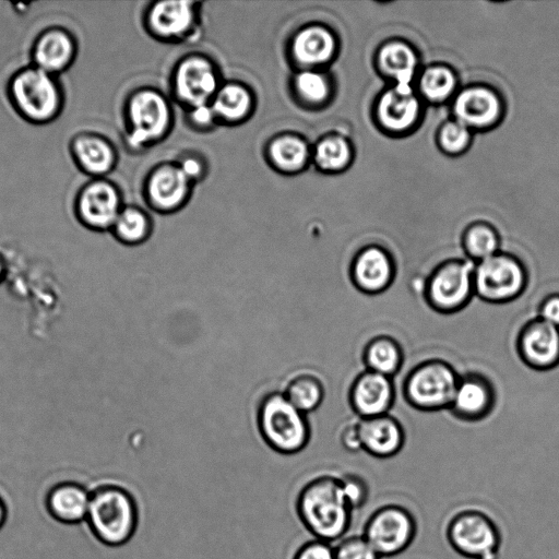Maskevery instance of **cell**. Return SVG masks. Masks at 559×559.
Returning a JSON list of instances; mask_svg holds the SVG:
<instances>
[{
	"label": "cell",
	"mask_w": 559,
	"mask_h": 559,
	"mask_svg": "<svg viewBox=\"0 0 559 559\" xmlns=\"http://www.w3.org/2000/svg\"><path fill=\"white\" fill-rule=\"evenodd\" d=\"M296 511L305 527L317 539L334 543L349 530L353 510L348 506L341 478L321 475L300 489Z\"/></svg>",
	"instance_id": "obj_1"
},
{
	"label": "cell",
	"mask_w": 559,
	"mask_h": 559,
	"mask_svg": "<svg viewBox=\"0 0 559 559\" xmlns=\"http://www.w3.org/2000/svg\"><path fill=\"white\" fill-rule=\"evenodd\" d=\"M5 95L16 115L35 126H45L57 120L66 104L59 76L31 63L16 69L9 76Z\"/></svg>",
	"instance_id": "obj_2"
},
{
	"label": "cell",
	"mask_w": 559,
	"mask_h": 559,
	"mask_svg": "<svg viewBox=\"0 0 559 559\" xmlns=\"http://www.w3.org/2000/svg\"><path fill=\"white\" fill-rule=\"evenodd\" d=\"M86 523L103 545L119 547L135 534L139 508L133 495L123 486L105 483L91 490Z\"/></svg>",
	"instance_id": "obj_3"
},
{
	"label": "cell",
	"mask_w": 559,
	"mask_h": 559,
	"mask_svg": "<svg viewBox=\"0 0 559 559\" xmlns=\"http://www.w3.org/2000/svg\"><path fill=\"white\" fill-rule=\"evenodd\" d=\"M258 425L264 441L278 453H297L310 438L306 414L296 408L284 393L273 392L263 397L259 405Z\"/></svg>",
	"instance_id": "obj_4"
},
{
	"label": "cell",
	"mask_w": 559,
	"mask_h": 559,
	"mask_svg": "<svg viewBox=\"0 0 559 559\" xmlns=\"http://www.w3.org/2000/svg\"><path fill=\"white\" fill-rule=\"evenodd\" d=\"M450 547L467 559H499L502 535L493 519L475 508L454 512L445 525Z\"/></svg>",
	"instance_id": "obj_5"
},
{
	"label": "cell",
	"mask_w": 559,
	"mask_h": 559,
	"mask_svg": "<svg viewBox=\"0 0 559 559\" xmlns=\"http://www.w3.org/2000/svg\"><path fill=\"white\" fill-rule=\"evenodd\" d=\"M459 379L460 374L444 360L421 361L408 372L404 381V397L420 411L449 409Z\"/></svg>",
	"instance_id": "obj_6"
},
{
	"label": "cell",
	"mask_w": 559,
	"mask_h": 559,
	"mask_svg": "<svg viewBox=\"0 0 559 559\" xmlns=\"http://www.w3.org/2000/svg\"><path fill=\"white\" fill-rule=\"evenodd\" d=\"M475 262L452 259L438 264L427 277L425 299L437 312L454 313L475 295Z\"/></svg>",
	"instance_id": "obj_7"
},
{
	"label": "cell",
	"mask_w": 559,
	"mask_h": 559,
	"mask_svg": "<svg viewBox=\"0 0 559 559\" xmlns=\"http://www.w3.org/2000/svg\"><path fill=\"white\" fill-rule=\"evenodd\" d=\"M417 534L414 514L405 507L386 503L377 508L365 522L361 535L381 558L405 551Z\"/></svg>",
	"instance_id": "obj_8"
},
{
	"label": "cell",
	"mask_w": 559,
	"mask_h": 559,
	"mask_svg": "<svg viewBox=\"0 0 559 559\" xmlns=\"http://www.w3.org/2000/svg\"><path fill=\"white\" fill-rule=\"evenodd\" d=\"M527 284V271L515 257L497 252L475 263L474 289L480 299L502 304L518 298Z\"/></svg>",
	"instance_id": "obj_9"
},
{
	"label": "cell",
	"mask_w": 559,
	"mask_h": 559,
	"mask_svg": "<svg viewBox=\"0 0 559 559\" xmlns=\"http://www.w3.org/2000/svg\"><path fill=\"white\" fill-rule=\"evenodd\" d=\"M121 210L120 192L106 177L85 181L73 200L76 221L92 231L110 230Z\"/></svg>",
	"instance_id": "obj_10"
},
{
	"label": "cell",
	"mask_w": 559,
	"mask_h": 559,
	"mask_svg": "<svg viewBox=\"0 0 559 559\" xmlns=\"http://www.w3.org/2000/svg\"><path fill=\"white\" fill-rule=\"evenodd\" d=\"M75 35L61 25H49L34 38L29 48L31 64L56 76L68 71L76 60Z\"/></svg>",
	"instance_id": "obj_11"
},
{
	"label": "cell",
	"mask_w": 559,
	"mask_h": 559,
	"mask_svg": "<svg viewBox=\"0 0 559 559\" xmlns=\"http://www.w3.org/2000/svg\"><path fill=\"white\" fill-rule=\"evenodd\" d=\"M520 358L536 370H548L559 365V326L539 317L527 321L516 337Z\"/></svg>",
	"instance_id": "obj_12"
},
{
	"label": "cell",
	"mask_w": 559,
	"mask_h": 559,
	"mask_svg": "<svg viewBox=\"0 0 559 559\" xmlns=\"http://www.w3.org/2000/svg\"><path fill=\"white\" fill-rule=\"evenodd\" d=\"M129 140L133 145L158 138L168 124V107L156 93L143 91L128 103Z\"/></svg>",
	"instance_id": "obj_13"
},
{
	"label": "cell",
	"mask_w": 559,
	"mask_h": 559,
	"mask_svg": "<svg viewBox=\"0 0 559 559\" xmlns=\"http://www.w3.org/2000/svg\"><path fill=\"white\" fill-rule=\"evenodd\" d=\"M68 150L75 167L91 178H105L117 159L111 142L103 134L82 130L74 133L69 140Z\"/></svg>",
	"instance_id": "obj_14"
},
{
	"label": "cell",
	"mask_w": 559,
	"mask_h": 559,
	"mask_svg": "<svg viewBox=\"0 0 559 559\" xmlns=\"http://www.w3.org/2000/svg\"><path fill=\"white\" fill-rule=\"evenodd\" d=\"M350 280L365 294L385 290L395 277V265L391 255L378 246L361 249L350 264Z\"/></svg>",
	"instance_id": "obj_15"
},
{
	"label": "cell",
	"mask_w": 559,
	"mask_h": 559,
	"mask_svg": "<svg viewBox=\"0 0 559 559\" xmlns=\"http://www.w3.org/2000/svg\"><path fill=\"white\" fill-rule=\"evenodd\" d=\"M495 401L492 383L478 372H468L460 376L449 411L462 420L475 421L492 411Z\"/></svg>",
	"instance_id": "obj_16"
},
{
	"label": "cell",
	"mask_w": 559,
	"mask_h": 559,
	"mask_svg": "<svg viewBox=\"0 0 559 559\" xmlns=\"http://www.w3.org/2000/svg\"><path fill=\"white\" fill-rule=\"evenodd\" d=\"M393 401L392 378L367 369L355 379L349 390L352 408L360 418L388 414Z\"/></svg>",
	"instance_id": "obj_17"
},
{
	"label": "cell",
	"mask_w": 559,
	"mask_h": 559,
	"mask_svg": "<svg viewBox=\"0 0 559 559\" xmlns=\"http://www.w3.org/2000/svg\"><path fill=\"white\" fill-rule=\"evenodd\" d=\"M357 426L361 449L374 457L394 456L404 445V430L396 418L389 414L361 418Z\"/></svg>",
	"instance_id": "obj_18"
},
{
	"label": "cell",
	"mask_w": 559,
	"mask_h": 559,
	"mask_svg": "<svg viewBox=\"0 0 559 559\" xmlns=\"http://www.w3.org/2000/svg\"><path fill=\"white\" fill-rule=\"evenodd\" d=\"M91 490L73 480L52 485L45 496L48 514L62 524H79L86 520Z\"/></svg>",
	"instance_id": "obj_19"
},
{
	"label": "cell",
	"mask_w": 559,
	"mask_h": 559,
	"mask_svg": "<svg viewBox=\"0 0 559 559\" xmlns=\"http://www.w3.org/2000/svg\"><path fill=\"white\" fill-rule=\"evenodd\" d=\"M217 81L210 63L199 58L183 61L176 73V90L188 104L197 107L206 105L216 94Z\"/></svg>",
	"instance_id": "obj_20"
},
{
	"label": "cell",
	"mask_w": 559,
	"mask_h": 559,
	"mask_svg": "<svg viewBox=\"0 0 559 559\" xmlns=\"http://www.w3.org/2000/svg\"><path fill=\"white\" fill-rule=\"evenodd\" d=\"M500 105L493 93L481 87L463 91L454 103V112L464 126L484 127L499 116Z\"/></svg>",
	"instance_id": "obj_21"
},
{
	"label": "cell",
	"mask_w": 559,
	"mask_h": 559,
	"mask_svg": "<svg viewBox=\"0 0 559 559\" xmlns=\"http://www.w3.org/2000/svg\"><path fill=\"white\" fill-rule=\"evenodd\" d=\"M418 109V102L412 92L393 88L380 98L378 115L386 129L403 131L414 123Z\"/></svg>",
	"instance_id": "obj_22"
},
{
	"label": "cell",
	"mask_w": 559,
	"mask_h": 559,
	"mask_svg": "<svg viewBox=\"0 0 559 559\" xmlns=\"http://www.w3.org/2000/svg\"><path fill=\"white\" fill-rule=\"evenodd\" d=\"M188 178L180 168L165 166L148 181L151 200L162 209L176 206L186 195Z\"/></svg>",
	"instance_id": "obj_23"
},
{
	"label": "cell",
	"mask_w": 559,
	"mask_h": 559,
	"mask_svg": "<svg viewBox=\"0 0 559 559\" xmlns=\"http://www.w3.org/2000/svg\"><path fill=\"white\" fill-rule=\"evenodd\" d=\"M362 358L367 370L392 378L403 364V350L393 337L380 335L367 343Z\"/></svg>",
	"instance_id": "obj_24"
},
{
	"label": "cell",
	"mask_w": 559,
	"mask_h": 559,
	"mask_svg": "<svg viewBox=\"0 0 559 559\" xmlns=\"http://www.w3.org/2000/svg\"><path fill=\"white\" fill-rule=\"evenodd\" d=\"M334 50L332 35L322 27L302 29L294 39L295 58L304 64H317L331 58Z\"/></svg>",
	"instance_id": "obj_25"
},
{
	"label": "cell",
	"mask_w": 559,
	"mask_h": 559,
	"mask_svg": "<svg viewBox=\"0 0 559 559\" xmlns=\"http://www.w3.org/2000/svg\"><path fill=\"white\" fill-rule=\"evenodd\" d=\"M191 4L185 1L157 3L150 15L155 32L164 36H177L186 32L192 23Z\"/></svg>",
	"instance_id": "obj_26"
},
{
	"label": "cell",
	"mask_w": 559,
	"mask_h": 559,
	"mask_svg": "<svg viewBox=\"0 0 559 559\" xmlns=\"http://www.w3.org/2000/svg\"><path fill=\"white\" fill-rule=\"evenodd\" d=\"M381 68L396 80L395 88L412 92L411 81L416 67L413 50L402 43L385 45L379 56Z\"/></svg>",
	"instance_id": "obj_27"
},
{
	"label": "cell",
	"mask_w": 559,
	"mask_h": 559,
	"mask_svg": "<svg viewBox=\"0 0 559 559\" xmlns=\"http://www.w3.org/2000/svg\"><path fill=\"white\" fill-rule=\"evenodd\" d=\"M284 395L296 408L306 414L319 407L324 389L318 377L300 373L288 382Z\"/></svg>",
	"instance_id": "obj_28"
},
{
	"label": "cell",
	"mask_w": 559,
	"mask_h": 559,
	"mask_svg": "<svg viewBox=\"0 0 559 559\" xmlns=\"http://www.w3.org/2000/svg\"><path fill=\"white\" fill-rule=\"evenodd\" d=\"M111 233L124 245H139L150 231L148 221L138 209L124 207L115 221Z\"/></svg>",
	"instance_id": "obj_29"
},
{
	"label": "cell",
	"mask_w": 559,
	"mask_h": 559,
	"mask_svg": "<svg viewBox=\"0 0 559 559\" xmlns=\"http://www.w3.org/2000/svg\"><path fill=\"white\" fill-rule=\"evenodd\" d=\"M307 153L305 142L289 135L274 140L270 146V156L273 163L285 170L301 167L307 159Z\"/></svg>",
	"instance_id": "obj_30"
},
{
	"label": "cell",
	"mask_w": 559,
	"mask_h": 559,
	"mask_svg": "<svg viewBox=\"0 0 559 559\" xmlns=\"http://www.w3.org/2000/svg\"><path fill=\"white\" fill-rule=\"evenodd\" d=\"M250 105L247 91L238 85H226L216 92L213 111L225 119L237 120L246 115Z\"/></svg>",
	"instance_id": "obj_31"
},
{
	"label": "cell",
	"mask_w": 559,
	"mask_h": 559,
	"mask_svg": "<svg viewBox=\"0 0 559 559\" xmlns=\"http://www.w3.org/2000/svg\"><path fill=\"white\" fill-rule=\"evenodd\" d=\"M499 240L487 226L471 227L464 236V249L468 259L477 263L498 252Z\"/></svg>",
	"instance_id": "obj_32"
},
{
	"label": "cell",
	"mask_w": 559,
	"mask_h": 559,
	"mask_svg": "<svg viewBox=\"0 0 559 559\" xmlns=\"http://www.w3.org/2000/svg\"><path fill=\"white\" fill-rule=\"evenodd\" d=\"M350 151L347 143L337 136L326 138L316 147L317 164L326 170L342 168L349 159Z\"/></svg>",
	"instance_id": "obj_33"
},
{
	"label": "cell",
	"mask_w": 559,
	"mask_h": 559,
	"mask_svg": "<svg viewBox=\"0 0 559 559\" xmlns=\"http://www.w3.org/2000/svg\"><path fill=\"white\" fill-rule=\"evenodd\" d=\"M453 74L445 68H430L420 79V90L426 97L432 100H442L454 90Z\"/></svg>",
	"instance_id": "obj_34"
},
{
	"label": "cell",
	"mask_w": 559,
	"mask_h": 559,
	"mask_svg": "<svg viewBox=\"0 0 559 559\" xmlns=\"http://www.w3.org/2000/svg\"><path fill=\"white\" fill-rule=\"evenodd\" d=\"M295 87L298 95L308 103L322 102L329 92L324 76L312 71H304L295 79Z\"/></svg>",
	"instance_id": "obj_35"
},
{
	"label": "cell",
	"mask_w": 559,
	"mask_h": 559,
	"mask_svg": "<svg viewBox=\"0 0 559 559\" xmlns=\"http://www.w3.org/2000/svg\"><path fill=\"white\" fill-rule=\"evenodd\" d=\"M334 554L335 559H381L361 534L343 537L334 546Z\"/></svg>",
	"instance_id": "obj_36"
},
{
	"label": "cell",
	"mask_w": 559,
	"mask_h": 559,
	"mask_svg": "<svg viewBox=\"0 0 559 559\" xmlns=\"http://www.w3.org/2000/svg\"><path fill=\"white\" fill-rule=\"evenodd\" d=\"M345 499L353 511L362 508L369 498V486L359 475L345 474L340 477Z\"/></svg>",
	"instance_id": "obj_37"
},
{
	"label": "cell",
	"mask_w": 559,
	"mask_h": 559,
	"mask_svg": "<svg viewBox=\"0 0 559 559\" xmlns=\"http://www.w3.org/2000/svg\"><path fill=\"white\" fill-rule=\"evenodd\" d=\"M469 141V132L461 122H451L443 127L440 133V143L449 152L463 150Z\"/></svg>",
	"instance_id": "obj_38"
},
{
	"label": "cell",
	"mask_w": 559,
	"mask_h": 559,
	"mask_svg": "<svg viewBox=\"0 0 559 559\" xmlns=\"http://www.w3.org/2000/svg\"><path fill=\"white\" fill-rule=\"evenodd\" d=\"M293 559H335L334 546L325 540L314 538L304 543Z\"/></svg>",
	"instance_id": "obj_39"
},
{
	"label": "cell",
	"mask_w": 559,
	"mask_h": 559,
	"mask_svg": "<svg viewBox=\"0 0 559 559\" xmlns=\"http://www.w3.org/2000/svg\"><path fill=\"white\" fill-rule=\"evenodd\" d=\"M538 317L559 326V293L546 296L539 305Z\"/></svg>",
	"instance_id": "obj_40"
},
{
	"label": "cell",
	"mask_w": 559,
	"mask_h": 559,
	"mask_svg": "<svg viewBox=\"0 0 559 559\" xmlns=\"http://www.w3.org/2000/svg\"><path fill=\"white\" fill-rule=\"evenodd\" d=\"M344 448L350 452L361 450V442L357 424L346 427L341 437Z\"/></svg>",
	"instance_id": "obj_41"
},
{
	"label": "cell",
	"mask_w": 559,
	"mask_h": 559,
	"mask_svg": "<svg viewBox=\"0 0 559 559\" xmlns=\"http://www.w3.org/2000/svg\"><path fill=\"white\" fill-rule=\"evenodd\" d=\"M213 109L212 107H207L206 105L197 106L193 109V120L199 124H205L209 123L213 116Z\"/></svg>",
	"instance_id": "obj_42"
},
{
	"label": "cell",
	"mask_w": 559,
	"mask_h": 559,
	"mask_svg": "<svg viewBox=\"0 0 559 559\" xmlns=\"http://www.w3.org/2000/svg\"><path fill=\"white\" fill-rule=\"evenodd\" d=\"M180 169L186 175V177L189 179L191 177H195L200 173V165L195 159L188 158L186 159Z\"/></svg>",
	"instance_id": "obj_43"
},
{
	"label": "cell",
	"mask_w": 559,
	"mask_h": 559,
	"mask_svg": "<svg viewBox=\"0 0 559 559\" xmlns=\"http://www.w3.org/2000/svg\"><path fill=\"white\" fill-rule=\"evenodd\" d=\"M8 519V507L4 499L0 495V530L3 527Z\"/></svg>",
	"instance_id": "obj_44"
},
{
	"label": "cell",
	"mask_w": 559,
	"mask_h": 559,
	"mask_svg": "<svg viewBox=\"0 0 559 559\" xmlns=\"http://www.w3.org/2000/svg\"><path fill=\"white\" fill-rule=\"evenodd\" d=\"M7 275V261L3 254L0 252V283L4 280Z\"/></svg>",
	"instance_id": "obj_45"
}]
</instances>
